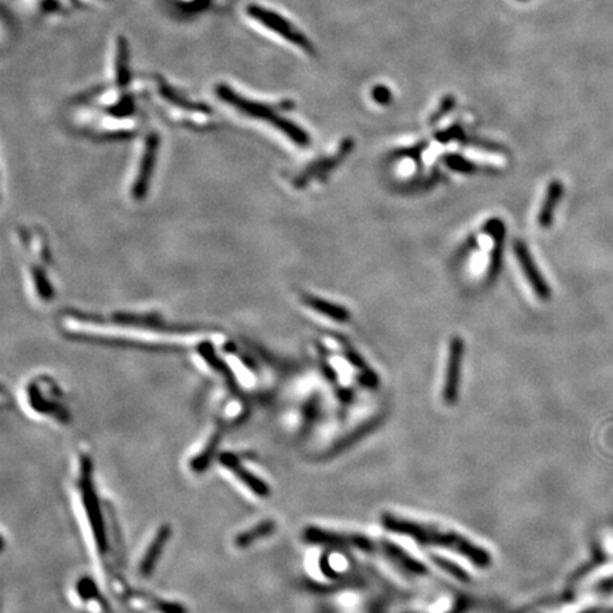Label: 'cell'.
<instances>
[{"label":"cell","instance_id":"6da1fadb","mask_svg":"<svg viewBox=\"0 0 613 613\" xmlns=\"http://www.w3.org/2000/svg\"><path fill=\"white\" fill-rule=\"evenodd\" d=\"M382 525L392 533L409 537L420 544L443 547L455 551L466 556L471 563L480 568L490 566L492 563V555L485 548L478 547L471 540L457 531L437 527V525L433 524L404 518L390 512L382 514Z\"/></svg>","mask_w":613,"mask_h":613},{"label":"cell","instance_id":"7a4b0ae2","mask_svg":"<svg viewBox=\"0 0 613 613\" xmlns=\"http://www.w3.org/2000/svg\"><path fill=\"white\" fill-rule=\"evenodd\" d=\"M214 94L223 104L230 107L233 111L239 112L242 117L270 124L272 126L279 129L280 133L286 134L293 142L301 147L310 144L309 134H305L304 131L293 121L280 115L281 110H284V105L277 107L274 104H267L254 100L251 97H247L236 91L233 87L225 82H219L214 87Z\"/></svg>","mask_w":613,"mask_h":613},{"label":"cell","instance_id":"3957f363","mask_svg":"<svg viewBox=\"0 0 613 613\" xmlns=\"http://www.w3.org/2000/svg\"><path fill=\"white\" fill-rule=\"evenodd\" d=\"M141 94L148 96L173 119L192 126L212 124V111L205 104L195 101L168 84L161 75L147 77L141 82Z\"/></svg>","mask_w":613,"mask_h":613},{"label":"cell","instance_id":"277c9868","mask_svg":"<svg viewBox=\"0 0 613 613\" xmlns=\"http://www.w3.org/2000/svg\"><path fill=\"white\" fill-rule=\"evenodd\" d=\"M243 17L254 30L274 37L276 40H281L302 53H314V46L310 38L277 10L251 2L243 8Z\"/></svg>","mask_w":613,"mask_h":613},{"label":"cell","instance_id":"5b68a950","mask_svg":"<svg viewBox=\"0 0 613 613\" xmlns=\"http://www.w3.org/2000/svg\"><path fill=\"white\" fill-rule=\"evenodd\" d=\"M304 538L306 541L314 542V544L355 548L360 551H365V552H372V551L381 548V541L376 542L367 536L355 534V533L331 531V530H324V529H318V527L305 529Z\"/></svg>","mask_w":613,"mask_h":613},{"label":"cell","instance_id":"8992f818","mask_svg":"<svg viewBox=\"0 0 613 613\" xmlns=\"http://www.w3.org/2000/svg\"><path fill=\"white\" fill-rule=\"evenodd\" d=\"M464 355V344L460 337H453L449 346V358L446 368V379L443 387V401L448 405H455L459 398L461 361Z\"/></svg>","mask_w":613,"mask_h":613},{"label":"cell","instance_id":"52a82bcc","mask_svg":"<svg viewBox=\"0 0 613 613\" xmlns=\"http://www.w3.org/2000/svg\"><path fill=\"white\" fill-rule=\"evenodd\" d=\"M133 82L131 75V53L128 40L124 36H117L111 46V84L129 89Z\"/></svg>","mask_w":613,"mask_h":613},{"label":"cell","instance_id":"ba28073f","mask_svg":"<svg viewBox=\"0 0 613 613\" xmlns=\"http://www.w3.org/2000/svg\"><path fill=\"white\" fill-rule=\"evenodd\" d=\"M514 251H515V257L519 263V267L522 269L525 279H527V281L530 283V286L534 290V293L537 294V297L542 301L549 300L551 298V288H549L548 283L544 280V277L541 276L537 265L530 254L529 247L525 246V243L518 240L514 243Z\"/></svg>","mask_w":613,"mask_h":613},{"label":"cell","instance_id":"9c48e42d","mask_svg":"<svg viewBox=\"0 0 613 613\" xmlns=\"http://www.w3.org/2000/svg\"><path fill=\"white\" fill-rule=\"evenodd\" d=\"M24 2L41 15H61L71 10L100 5L105 0H24Z\"/></svg>","mask_w":613,"mask_h":613},{"label":"cell","instance_id":"30bf717a","mask_svg":"<svg viewBox=\"0 0 613 613\" xmlns=\"http://www.w3.org/2000/svg\"><path fill=\"white\" fill-rule=\"evenodd\" d=\"M562 195H563L562 182L558 179H554L547 189L545 199H544L542 206H541L540 213H538V225L542 229H548L552 225L554 213H555V210L562 199Z\"/></svg>","mask_w":613,"mask_h":613},{"label":"cell","instance_id":"8fae6325","mask_svg":"<svg viewBox=\"0 0 613 613\" xmlns=\"http://www.w3.org/2000/svg\"><path fill=\"white\" fill-rule=\"evenodd\" d=\"M381 549L390 559H393L397 563H399L401 566L408 569V571H411L413 574H418V575H426L427 574V568H426L424 563L419 562L418 559L411 556L406 551H404L402 548H399L398 545H395L393 542L381 541Z\"/></svg>","mask_w":613,"mask_h":613},{"label":"cell","instance_id":"7c38bea8","mask_svg":"<svg viewBox=\"0 0 613 613\" xmlns=\"http://www.w3.org/2000/svg\"><path fill=\"white\" fill-rule=\"evenodd\" d=\"M489 230L494 236V246L490 256V266H489V279L493 281L498 276L500 267H501V256H503V246H504V237H505V229L504 223L497 219H493L487 223Z\"/></svg>","mask_w":613,"mask_h":613},{"label":"cell","instance_id":"4fadbf2b","mask_svg":"<svg viewBox=\"0 0 613 613\" xmlns=\"http://www.w3.org/2000/svg\"><path fill=\"white\" fill-rule=\"evenodd\" d=\"M304 302L314 311H317L321 316H325L337 323H348L349 320H351V314H349L348 310H345L344 306L334 304V302H330L327 300L313 297V295H306V297H304Z\"/></svg>","mask_w":613,"mask_h":613},{"label":"cell","instance_id":"5bb4252c","mask_svg":"<svg viewBox=\"0 0 613 613\" xmlns=\"http://www.w3.org/2000/svg\"><path fill=\"white\" fill-rule=\"evenodd\" d=\"M226 467L229 466L232 468V471L237 475V478H240L246 486H249L256 494L258 496H267L269 494V487L265 485V481L258 480L253 473L244 470L242 467V464L233 457V456H228L225 460Z\"/></svg>","mask_w":613,"mask_h":613},{"label":"cell","instance_id":"9a60e30c","mask_svg":"<svg viewBox=\"0 0 613 613\" xmlns=\"http://www.w3.org/2000/svg\"><path fill=\"white\" fill-rule=\"evenodd\" d=\"M344 355H345V358L348 360L349 364H351L355 369L360 371L361 378H362V382H364L368 387H372V389H374V387L378 386L379 381H378L376 374H375V372L367 365V362L364 361V358L355 351V349L349 346L346 342H344Z\"/></svg>","mask_w":613,"mask_h":613},{"label":"cell","instance_id":"2e32d148","mask_svg":"<svg viewBox=\"0 0 613 613\" xmlns=\"http://www.w3.org/2000/svg\"><path fill=\"white\" fill-rule=\"evenodd\" d=\"M168 537H169V531L165 530V529H162V530L156 534V537L154 538L151 547L147 549V552H145V555H144V559H142V562H141V573H142V574L149 575V574L154 571L155 563H156L158 558H159L161 554H162V549H163V547H165V542H166Z\"/></svg>","mask_w":613,"mask_h":613},{"label":"cell","instance_id":"e0dca14e","mask_svg":"<svg viewBox=\"0 0 613 613\" xmlns=\"http://www.w3.org/2000/svg\"><path fill=\"white\" fill-rule=\"evenodd\" d=\"M431 561L437 566H439L441 569H443L445 573H448L449 575L455 577L456 579H459L461 582H470L471 581L470 574L467 571H464V569L460 565H457L456 562H453V561H450V559H448L445 556H441V555H431Z\"/></svg>","mask_w":613,"mask_h":613},{"label":"cell","instance_id":"ac0fdd59","mask_svg":"<svg viewBox=\"0 0 613 613\" xmlns=\"http://www.w3.org/2000/svg\"><path fill=\"white\" fill-rule=\"evenodd\" d=\"M184 13H200L206 10L214 0H170Z\"/></svg>","mask_w":613,"mask_h":613},{"label":"cell","instance_id":"d6986e66","mask_svg":"<svg viewBox=\"0 0 613 613\" xmlns=\"http://www.w3.org/2000/svg\"><path fill=\"white\" fill-rule=\"evenodd\" d=\"M445 163L460 173H474L478 170V166H475L473 162L459 156V155H448L445 156Z\"/></svg>","mask_w":613,"mask_h":613},{"label":"cell","instance_id":"ffe728a7","mask_svg":"<svg viewBox=\"0 0 613 613\" xmlns=\"http://www.w3.org/2000/svg\"><path fill=\"white\" fill-rule=\"evenodd\" d=\"M272 530H273V524H270V522H263L261 525H258V527H256L254 530H249L247 533L242 534V536L237 538V544H240L242 547H243V545H247V544L253 542L254 540L261 538L263 536L269 534Z\"/></svg>","mask_w":613,"mask_h":613},{"label":"cell","instance_id":"44dd1931","mask_svg":"<svg viewBox=\"0 0 613 613\" xmlns=\"http://www.w3.org/2000/svg\"><path fill=\"white\" fill-rule=\"evenodd\" d=\"M372 97H374V100H376V103L383 104V105L390 103V91L386 89V87H382V85L375 87L374 91H372Z\"/></svg>","mask_w":613,"mask_h":613},{"label":"cell","instance_id":"7402d4cb","mask_svg":"<svg viewBox=\"0 0 613 613\" xmlns=\"http://www.w3.org/2000/svg\"><path fill=\"white\" fill-rule=\"evenodd\" d=\"M453 105H455V100H453V98H449V100H446V101H445V103L442 104V107H441L439 110H437V111H436V115L433 117V119H431V121L434 122V121H437V119H441V118H442V115H445V114H446V112H448V111H449V110H450V108H452Z\"/></svg>","mask_w":613,"mask_h":613},{"label":"cell","instance_id":"603a6c76","mask_svg":"<svg viewBox=\"0 0 613 613\" xmlns=\"http://www.w3.org/2000/svg\"><path fill=\"white\" fill-rule=\"evenodd\" d=\"M228 2H230V0H214V3L217 5H226Z\"/></svg>","mask_w":613,"mask_h":613}]
</instances>
